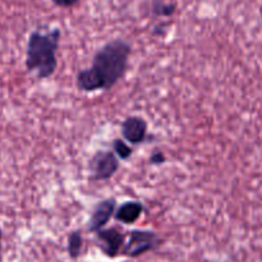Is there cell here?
<instances>
[{
	"label": "cell",
	"instance_id": "6da1fadb",
	"mask_svg": "<svg viewBox=\"0 0 262 262\" xmlns=\"http://www.w3.org/2000/svg\"><path fill=\"white\" fill-rule=\"evenodd\" d=\"M130 53V43L123 38L105 43L94 55L91 67L77 73V89L87 94L112 90L127 72Z\"/></svg>",
	"mask_w": 262,
	"mask_h": 262
},
{
	"label": "cell",
	"instance_id": "7a4b0ae2",
	"mask_svg": "<svg viewBox=\"0 0 262 262\" xmlns=\"http://www.w3.org/2000/svg\"><path fill=\"white\" fill-rule=\"evenodd\" d=\"M60 28L54 27L46 32L40 30L32 31L28 36L26 48V69L35 73L38 79L50 78L58 67L59 43H60Z\"/></svg>",
	"mask_w": 262,
	"mask_h": 262
},
{
	"label": "cell",
	"instance_id": "3957f363",
	"mask_svg": "<svg viewBox=\"0 0 262 262\" xmlns=\"http://www.w3.org/2000/svg\"><path fill=\"white\" fill-rule=\"evenodd\" d=\"M160 245L161 239L156 233L151 232V230L135 229L130 230L128 234L127 241H124L123 243L120 253L127 257H138L148 251L155 250Z\"/></svg>",
	"mask_w": 262,
	"mask_h": 262
},
{
	"label": "cell",
	"instance_id": "277c9868",
	"mask_svg": "<svg viewBox=\"0 0 262 262\" xmlns=\"http://www.w3.org/2000/svg\"><path fill=\"white\" fill-rule=\"evenodd\" d=\"M119 169V160L114 151L99 150L89 161L90 181L104 182L113 178Z\"/></svg>",
	"mask_w": 262,
	"mask_h": 262
},
{
	"label": "cell",
	"instance_id": "5b68a950",
	"mask_svg": "<svg viewBox=\"0 0 262 262\" xmlns=\"http://www.w3.org/2000/svg\"><path fill=\"white\" fill-rule=\"evenodd\" d=\"M95 234L101 251L109 257H115L120 252L125 241V235L117 228H102L95 232Z\"/></svg>",
	"mask_w": 262,
	"mask_h": 262
},
{
	"label": "cell",
	"instance_id": "8992f818",
	"mask_svg": "<svg viewBox=\"0 0 262 262\" xmlns=\"http://www.w3.org/2000/svg\"><path fill=\"white\" fill-rule=\"evenodd\" d=\"M123 140L130 145H140L147 138V123L143 118L132 115L123 120L122 123Z\"/></svg>",
	"mask_w": 262,
	"mask_h": 262
},
{
	"label": "cell",
	"instance_id": "52a82bcc",
	"mask_svg": "<svg viewBox=\"0 0 262 262\" xmlns=\"http://www.w3.org/2000/svg\"><path fill=\"white\" fill-rule=\"evenodd\" d=\"M115 209H117V200L115 199H105L102 201H100L95 206L91 217H90V232L95 233L97 230L102 229L109 223V220L112 219V216L115 212Z\"/></svg>",
	"mask_w": 262,
	"mask_h": 262
},
{
	"label": "cell",
	"instance_id": "ba28073f",
	"mask_svg": "<svg viewBox=\"0 0 262 262\" xmlns=\"http://www.w3.org/2000/svg\"><path fill=\"white\" fill-rule=\"evenodd\" d=\"M143 212V205L140 201H125L115 209L114 217L123 224H133L141 217Z\"/></svg>",
	"mask_w": 262,
	"mask_h": 262
},
{
	"label": "cell",
	"instance_id": "9c48e42d",
	"mask_svg": "<svg viewBox=\"0 0 262 262\" xmlns=\"http://www.w3.org/2000/svg\"><path fill=\"white\" fill-rule=\"evenodd\" d=\"M177 4L174 2H163V0H155L151 5V13L155 17L169 18L176 13Z\"/></svg>",
	"mask_w": 262,
	"mask_h": 262
},
{
	"label": "cell",
	"instance_id": "30bf717a",
	"mask_svg": "<svg viewBox=\"0 0 262 262\" xmlns=\"http://www.w3.org/2000/svg\"><path fill=\"white\" fill-rule=\"evenodd\" d=\"M82 246H83V237L81 230H74L68 237V253L72 258H77L81 255Z\"/></svg>",
	"mask_w": 262,
	"mask_h": 262
},
{
	"label": "cell",
	"instance_id": "8fae6325",
	"mask_svg": "<svg viewBox=\"0 0 262 262\" xmlns=\"http://www.w3.org/2000/svg\"><path fill=\"white\" fill-rule=\"evenodd\" d=\"M113 151H114L115 155L120 159V160H127L132 156L133 150L132 147L128 146V143L125 141L120 140V138H115L113 141Z\"/></svg>",
	"mask_w": 262,
	"mask_h": 262
},
{
	"label": "cell",
	"instance_id": "7c38bea8",
	"mask_svg": "<svg viewBox=\"0 0 262 262\" xmlns=\"http://www.w3.org/2000/svg\"><path fill=\"white\" fill-rule=\"evenodd\" d=\"M166 161L165 155H164L163 151L155 150L150 156V164L151 165H161Z\"/></svg>",
	"mask_w": 262,
	"mask_h": 262
},
{
	"label": "cell",
	"instance_id": "4fadbf2b",
	"mask_svg": "<svg viewBox=\"0 0 262 262\" xmlns=\"http://www.w3.org/2000/svg\"><path fill=\"white\" fill-rule=\"evenodd\" d=\"M56 7L60 8H72L78 3V0H51Z\"/></svg>",
	"mask_w": 262,
	"mask_h": 262
},
{
	"label": "cell",
	"instance_id": "5bb4252c",
	"mask_svg": "<svg viewBox=\"0 0 262 262\" xmlns=\"http://www.w3.org/2000/svg\"><path fill=\"white\" fill-rule=\"evenodd\" d=\"M165 27H168V25H163V23H160V25H156L152 30V35L154 36H161L164 32H165V30H166Z\"/></svg>",
	"mask_w": 262,
	"mask_h": 262
},
{
	"label": "cell",
	"instance_id": "9a60e30c",
	"mask_svg": "<svg viewBox=\"0 0 262 262\" xmlns=\"http://www.w3.org/2000/svg\"><path fill=\"white\" fill-rule=\"evenodd\" d=\"M2 237H3V233H2V229H0V262H2Z\"/></svg>",
	"mask_w": 262,
	"mask_h": 262
},
{
	"label": "cell",
	"instance_id": "2e32d148",
	"mask_svg": "<svg viewBox=\"0 0 262 262\" xmlns=\"http://www.w3.org/2000/svg\"><path fill=\"white\" fill-rule=\"evenodd\" d=\"M261 14H262V9H261Z\"/></svg>",
	"mask_w": 262,
	"mask_h": 262
}]
</instances>
